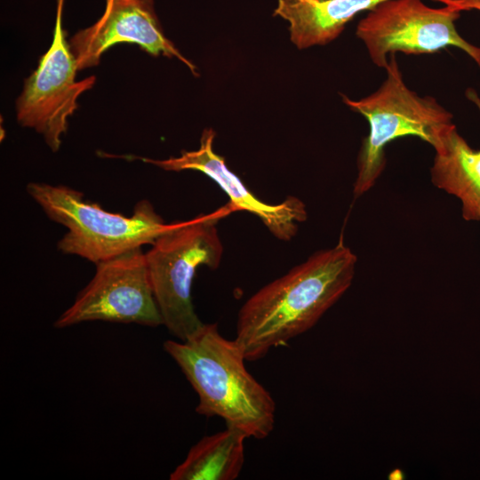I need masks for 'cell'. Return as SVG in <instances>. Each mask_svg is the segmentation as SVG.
I'll use <instances>...</instances> for the list:
<instances>
[{"instance_id":"cell-1","label":"cell","mask_w":480,"mask_h":480,"mask_svg":"<svg viewBox=\"0 0 480 480\" xmlns=\"http://www.w3.org/2000/svg\"><path fill=\"white\" fill-rule=\"evenodd\" d=\"M357 259L342 238L253 293L241 307L236 341L247 361L312 328L350 287Z\"/></svg>"},{"instance_id":"cell-2","label":"cell","mask_w":480,"mask_h":480,"mask_svg":"<svg viewBox=\"0 0 480 480\" xmlns=\"http://www.w3.org/2000/svg\"><path fill=\"white\" fill-rule=\"evenodd\" d=\"M164 349L197 394L198 414L218 416L247 437L269 436L275 427L276 403L246 369L241 346L223 337L217 324H204L185 340H168Z\"/></svg>"},{"instance_id":"cell-3","label":"cell","mask_w":480,"mask_h":480,"mask_svg":"<svg viewBox=\"0 0 480 480\" xmlns=\"http://www.w3.org/2000/svg\"><path fill=\"white\" fill-rule=\"evenodd\" d=\"M232 212L228 203L212 212L171 223L145 253L164 325L180 340L204 324L192 302L193 279L199 267L220 266L223 245L217 224Z\"/></svg>"},{"instance_id":"cell-4","label":"cell","mask_w":480,"mask_h":480,"mask_svg":"<svg viewBox=\"0 0 480 480\" xmlns=\"http://www.w3.org/2000/svg\"><path fill=\"white\" fill-rule=\"evenodd\" d=\"M27 192L47 217L68 231L58 249L95 264L128 251L152 244L169 226L148 200L140 201L132 216L104 210L69 187L30 182Z\"/></svg>"},{"instance_id":"cell-5","label":"cell","mask_w":480,"mask_h":480,"mask_svg":"<svg viewBox=\"0 0 480 480\" xmlns=\"http://www.w3.org/2000/svg\"><path fill=\"white\" fill-rule=\"evenodd\" d=\"M385 69L387 77L374 92L356 100L342 95L343 102L369 124L357 156L355 197L370 190L384 171L389 142L415 136L435 148L443 132L452 124V115L435 98L421 97L408 88L395 53Z\"/></svg>"},{"instance_id":"cell-6","label":"cell","mask_w":480,"mask_h":480,"mask_svg":"<svg viewBox=\"0 0 480 480\" xmlns=\"http://www.w3.org/2000/svg\"><path fill=\"white\" fill-rule=\"evenodd\" d=\"M460 12L448 4L432 8L422 0H385L368 11L356 35L379 68H386L388 53L431 54L446 47L462 50L480 68V47L456 28Z\"/></svg>"},{"instance_id":"cell-7","label":"cell","mask_w":480,"mask_h":480,"mask_svg":"<svg viewBox=\"0 0 480 480\" xmlns=\"http://www.w3.org/2000/svg\"><path fill=\"white\" fill-rule=\"evenodd\" d=\"M88 321L164 324L145 252L136 248L96 264V272L54 323L65 328Z\"/></svg>"},{"instance_id":"cell-8","label":"cell","mask_w":480,"mask_h":480,"mask_svg":"<svg viewBox=\"0 0 480 480\" xmlns=\"http://www.w3.org/2000/svg\"><path fill=\"white\" fill-rule=\"evenodd\" d=\"M57 1L52 44L40 58L36 69L26 79L16 103L18 122L42 134L53 152L60 148L61 137L68 130V118L77 108V99L96 81L95 76L76 80V59L62 28L64 0Z\"/></svg>"},{"instance_id":"cell-9","label":"cell","mask_w":480,"mask_h":480,"mask_svg":"<svg viewBox=\"0 0 480 480\" xmlns=\"http://www.w3.org/2000/svg\"><path fill=\"white\" fill-rule=\"evenodd\" d=\"M120 43L135 44L152 56L177 58L197 76L196 67L164 36L153 0H106L101 17L69 40L78 70L97 66Z\"/></svg>"},{"instance_id":"cell-10","label":"cell","mask_w":480,"mask_h":480,"mask_svg":"<svg viewBox=\"0 0 480 480\" xmlns=\"http://www.w3.org/2000/svg\"><path fill=\"white\" fill-rule=\"evenodd\" d=\"M215 132L204 129L199 148L182 151L179 156L156 160L141 158L165 171L180 172L193 170L203 172L227 194L229 204L236 211H244L259 217L270 233L281 241H290L297 234L299 225L308 217L305 204L298 197L287 196L282 203L267 204L255 196L231 172L224 157L213 150Z\"/></svg>"},{"instance_id":"cell-11","label":"cell","mask_w":480,"mask_h":480,"mask_svg":"<svg viewBox=\"0 0 480 480\" xmlns=\"http://www.w3.org/2000/svg\"><path fill=\"white\" fill-rule=\"evenodd\" d=\"M382 1L276 0L274 15L289 23L290 38L296 47L306 49L335 40L356 15Z\"/></svg>"},{"instance_id":"cell-12","label":"cell","mask_w":480,"mask_h":480,"mask_svg":"<svg viewBox=\"0 0 480 480\" xmlns=\"http://www.w3.org/2000/svg\"><path fill=\"white\" fill-rule=\"evenodd\" d=\"M434 148L433 185L460 199L465 220L480 221V149H473L453 124Z\"/></svg>"},{"instance_id":"cell-13","label":"cell","mask_w":480,"mask_h":480,"mask_svg":"<svg viewBox=\"0 0 480 480\" xmlns=\"http://www.w3.org/2000/svg\"><path fill=\"white\" fill-rule=\"evenodd\" d=\"M241 431L226 429L205 436L191 447L185 460L171 473V480H234L244 463Z\"/></svg>"},{"instance_id":"cell-14","label":"cell","mask_w":480,"mask_h":480,"mask_svg":"<svg viewBox=\"0 0 480 480\" xmlns=\"http://www.w3.org/2000/svg\"><path fill=\"white\" fill-rule=\"evenodd\" d=\"M441 3L454 6L460 11H480V0H442Z\"/></svg>"}]
</instances>
